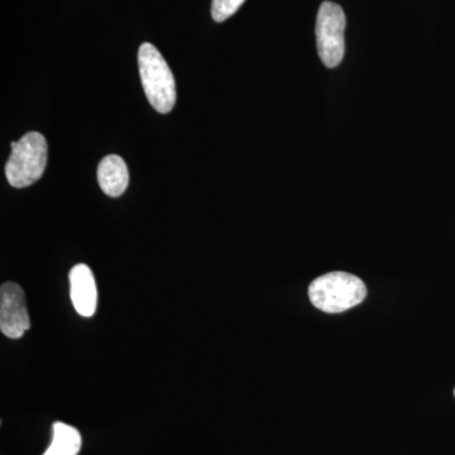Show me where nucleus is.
Instances as JSON below:
<instances>
[{
  "label": "nucleus",
  "instance_id": "1",
  "mask_svg": "<svg viewBox=\"0 0 455 455\" xmlns=\"http://www.w3.org/2000/svg\"><path fill=\"white\" fill-rule=\"evenodd\" d=\"M366 296L363 281L347 272H329L309 286V299L314 307L329 314L343 313L357 307Z\"/></svg>",
  "mask_w": 455,
  "mask_h": 455
},
{
  "label": "nucleus",
  "instance_id": "2",
  "mask_svg": "<svg viewBox=\"0 0 455 455\" xmlns=\"http://www.w3.org/2000/svg\"><path fill=\"white\" fill-rule=\"evenodd\" d=\"M139 65L149 103L158 113H170L176 103V84L166 60L154 44H143L139 51Z\"/></svg>",
  "mask_w": 455,
  "mask_h": 455
},
{
  "label": "nucleus",
  "instance_id": "3",
  "mask_svg": "<svg viewBox=\"0 0 455 455\" xmlns=\"http://www.w3.org/2000/svg\"><path fill=\"white\" fill-rule=\"evenodd\" d=\"M11 147L12 155L5 166L9 184L17 188L31 187L46 170V139L38 132H29L18 142H12Z\"/></svg>",
  "mask_w": 455,
  "mask_h": 455
},
{
  "label": "nucleus",
  "instance_id": "4",
  "mask_svg": "<svg viewBox=\"0 0 455 455\" xmlns=\"http://www.w3.org/2000/svg\"><path fill=\"white\" fill-rule=\"evenodd\" d=\"M346 25V14L340 5L333 2H324L320 5L316 18V44L317 53L326 68H337L343 60Z\"/></svg>",
  "mask_w": 455,
  "mask_h": 455
},
{
  "label": "nucleus",
  "instance_id": "5",
  "mask_svg": "<svg viewBox=\"0 0 455 455\" xmlns=\"http://www.w3.org/2000/svg\"><path fill=\"white\" fill-rule=\"evenodd\" d=\"M31 328L26 296L18 283H3L0 289V331L11 339H20Z\"/></svg>",
  "mask_w": 455,
  "mask_h": 455
},
{
  "label": "nucleus",
  "instance_id": "6",
  "mask_svg": "<svg viewBox=\"0 0 455 455\" xmlns=\"http://www.w3.org/2000/svg\"><path fill=\"white\" fill-rule=\"evenodd\" d=\"M68 280L74 309L82 316L94 315L98 307V289L92 269L80 263L71 269Z\"/></svg>",
  "mask_w": 455,
  "mask_h": 455
},
{
  "label": "nucleus",
  "instance_id": "7",
  "mask_svg": "<svg viewBox=\"0 0 455 455\" xmlns=\"http://www.w3.org/2000/svg\"><path fill=\"white\" fill-rule=\"evenodd\" d=\"M98 181L108 196H121L130 184V173L123 158L116 155L104 157L99 164Z\"/></svg>",
  "mask_w": 455,
  "mask_h": 455
},
{
  "label": "nucleus",
  "instance_id": "8",
  "mask_svg": "<svg viewBox=\"0 0 455 455\" xmlns=\"http://www.w3.org/2000/svg\"><path fill=\"white\" fill-rule=\"evenodd\" d=\"M82 448V435L70 425L53 424L52 443L44 455H77Z\"/></svg>",
  "mask_w": 455,
  "mask_h": 455
},
{
  "label": "nucleus",
  "instance_id": "9",
  "mask_svg": "<svg viewBox=\"0 0 455 455\" xmlns=\"http://www.w3.org/2000/svg\"><path fill=\"white\" fill-rule=\"evenodd\" d=\"M245 0H212V17L215 22H224L233 16Z\"/></svg>",
  "mask_w": 455,
  "mask_h": 455
},
{
  "label": "nucleus",
  "instance_id": "10",
  "mask_svg": "<svg viewBox=\"0 0 455 455\" xmlns=\"http://www.w3.org/2000/svg\"><path fill=\"white\" fill-rule=\"evenodd\" d=\"M454 396H455V390H454Z\"/></svg>",
  "mask_w": 455,
  "mask_h": 455
}]
</instances>
